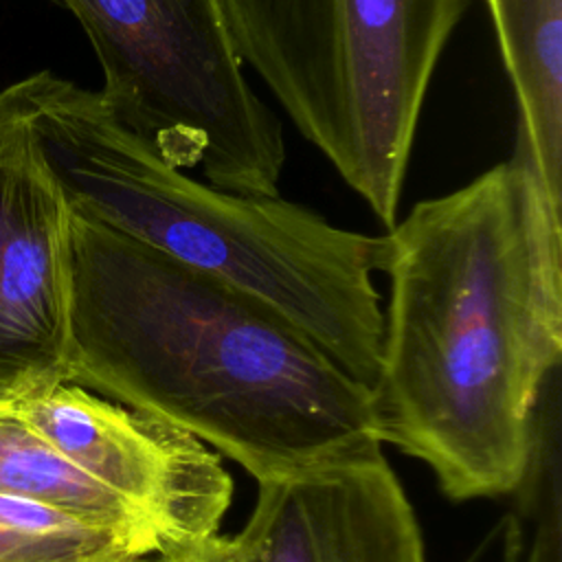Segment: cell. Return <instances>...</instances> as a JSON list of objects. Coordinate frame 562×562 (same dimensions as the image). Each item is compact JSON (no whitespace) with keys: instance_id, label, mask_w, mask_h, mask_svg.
<instances>
[{"instance_id":"obj_1","label":"cell","mask_w":562,"mask_h":562,"mask_svg":"<svg viewBox=\"0 0 562 562\" xmlns=\"http://www.w3.org/2000/svg\"><path fill=\"white\" fill-rule=\"evenodd\" d=\"M382 443L454 501L516 492L562 356V200L531 156L415 202L386 231Z\"/></svg>"},{"instance_id":"obj_2","label":"cell","mask_w":562,"mask_h":562,"mask_svg":"<svg viewBox=\"0 0 562 562\" xmlns=\"http://www.w3.org/2000/svg\"><path fill=\"white\" fill-rule=\"evenodd\" d=\"M68 382L259 483L382 454L373 391L255 296L70 211Z\"/></svg>"},{"instance_id":"obj_3","label":"cell","mask_w":562,"mask_h":562,"mask_svg":"<svg viewBox=\"0 0 562 562\" xmlns=\"http://www.w3.org/2000/svg\"><path fill=\"white\" fill-rule=\"evenodd\" d=\"M9 88L72 213L255 296L373 391L384 336L373 277L389 266L386 233L202 184L165 162L99 90L50 70Z\"/></svg>"},{"instance_id":"obj_4","label":"cell","mask_w":562,"mask_h":562,"mask_svg":"<svg viewBox=\"0 0 562 562\" xmlns=\"http://www.w3.org/2000/svg\"><path fill=\"white\" fill-rule=\"evenodd\" d=\"M235 50L391 228L439 57L470 0H220Z\"/></svg>"},{"instance_id":"obj_5","label":"cell","mask_w":562,"mask_h":562,"mask_svg":"<svg viewBox=\"0 0 562 562\" xmlns=\"http://www.w3.org/2000/svg\"><path fill=\"white\" fill-rule=\"evenodd\" d=\"M101 66L99 94L158 156L213 187L279 195L281 121L259 99L220 0H57Z\"/></svg>"},{"instance_id":"obj_6","label":"cell","mask_w":562,"mask_h":562,"mask_svg":"<svg viewBox=\"0 0 562 562\" xmlns=\"http://www.w3.org/2000/svg\"><path fill=\"white\" fill-rule=\"evenodd\" d=\"M11 400L57 454L138 509L165 553L191 551L217 533L233 481L193 435L72 382Z\"/></svg>"},{"instance_id":"obj_7","label":"cell","mask_w":562,"mask_h":562,"mask_svg":"<svg viewBox=\"0 0 562 562\" xmlns=\"http://www.w3.org/2000/svg\"><path fill=\"white\" fill-rule=\"evenodd\" d=\"M70 209L0 90V395L68 382Z\"/></svg>"},{"instance_id":"obj_8","label":"cell","mask_w":562,"mask_h":562,"mask_svg":"<svg viewBox=\"0 0 562 562\" xmlns=\"http://www.w3.org/2000/svg\"><path fill=\"white\" fill-rule=\"evenodd\" d=\"M241 562H428L384 454L259 483Z\"/></svg>"},{"instance_id":"obj_9","label":"cell","mask_w":562,"mask_h":562,"mask_svg":"<svg viewBox=\"0 0 562 562\" xmlns=\"http://www.w3.org/2000/svg\"><path fill=\"white\" fill-rule=\"evenodd\" d=\"M509 79L520 145L562 200V0H485Z\"/></svg>"},{"instance_id":"obj_10","label":"cell","mask_w":562,"mask_h":562,"mask_svg":"<svg viewBox=\"0 0 562 562\" xmlns=\"http://www.w3.org/2000/svg\"><path fill=\"white\" fill-rule=\"evenodd\" d=\"M0 496H18L61 509L88 525L121 533L143 553H165L149 520L127 501L77 470L0 395Z\"/></svg>"},{"instance_id":"obj_11","label":"cell","mask_w":562,"mask_h":562,"mask_svg":"<svg viewBox=\"0 0 562 562\" xmlns=\"http://www.w3.org/2000/svg\"><path fill=\"white\" fill-rule=\"evenodd\" d=\"M522 485L531 492L525 503L529 529L518 516L503 520L501 562H562L558 408L538 415L531 463Z\"/></svg>"},{"instance_id":"obj_12","label":"cell","mask_w":562,"mask_h":562,"mask_svg":"<svg viewBox=\"0 0 562 562\" xmlns=\"http://www.w3.org/2000/svg\"><path fill=\"white\" fill-rule=\"evenodd\" d=\"M143 553L121 533L79 525L68 531H35L0 518V562H125Z\"/></svg>"},{"instance_id":"obj_13","label":"cell","mask_w":562,"mask_h":562,"mask_svg":"<svg viewBox=\"0 0 562 562\" xmlns=\"http://www.w3.org/2000/svg\"><path fill=\"white\" fill-rule=\"evenodd\" d=\"M189 562H241L235 538L215 533L189 551Z\"/></svg>"},{"instance_id":"obj_14","label":"cell","mask_w":562,"mask_h":562,"mask_svg":"<svg viewBox=\"0 0 562 562\" xmlns=\"http://www.w3.org/2000/svg\"><path fill=\"white\" fill-rule=\"evenodd\" d=\"M125 562H189V551L184 553H151V555H136Z\"/></svg>"}]
</instances>
